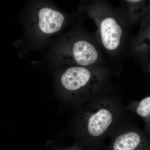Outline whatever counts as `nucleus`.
<instances>
[{
  "label": "nucleus",
  "mask_w": 150,
  "mask_h": 150,
  "mask_svg": "<svg viewBox=\"0 0 150 150\" xmlns=\"http://www.w3.org/2000/svg\"><path fill=\"white\" fill-rule=\"evenodd\" d=\"M114 119L109 104L100 103L92 105L85 111L83 127L91 137L97 138L103 135L111 126Z\"/></svg>",
  "instance_id": "1"
},
{
  "label": "nucleus",
  "mask_w": 150,
  "mask_h": 150,
  "mask_svg": "<svg viewBox=\"0 0 150 150\" xmlns=\"http://www.w3.org/2000/svg\"><path fill=\"white\" fill-rule=\"evenodd\" d=\"M65 150H81L79 148L77 147H72L69 148V149H66Z\"/></svg>",
  "instance_id": "8"
},
{
  "label": "nucleus",
  "mask_w": 150,
  "mask_h": 150,
  "mask_svg": "<svg viewBox=\"0 0 150 150\" xmlns=\"http://www.w3.org/2000/svg\"><path fill=\"white\" fill-rule=\"evenodd\" d=\"M36 26L45 35L54 34L62 29L65 21L64 15L48 6L40 8L36 12Z\"/></svg>",
  "instance_id": "4"
},
{
  "label": "nucleus",
  "mask_w": 150,
  "mask_h": 150,
  "mask_svg": "<svg viewBox=\"0 0 150 150\" xmlns=\"http://www.w3.org/2000/svg\"><path fill=\"white\" fill-rule=\"evenodd\" d=\"M100 31L105 48L109 51L118 48L121 42L122 30L115 18L108 16L103 18L100 25Z\"/></svg>",
  "instance_id": "5"
},
{
  "label": "nucleus",
  "mask_w": 150,
  "mask_h": 150,
  "mask_svg": "<svg viewBox=\"0 0 150 150\" xmlns=\"http://www.w3.org/2000/svg\"><path fill=\"white\" fill-rule=\"evenodd\" d=\"M136 112L146 121L149 122L150 116V97L147 96L141 100L136 110Z\"/></svg>",
  "instance_id": "7"
},
{
  "label": "nucleus",
  "mask_w": 150,
  "mask_h": 150,
  "mask_svg": "<svg viewBox=\"0 0 150 150\" xmlns=\"http://www.w3.org/2000/svg\"><path fill=\"white\" fill-rule=\"evenodd\" d=\"M110 150H150L149 143L141 133L131 131L124 132L114 140Z\"/></svg>",
  "instance_id": "6"
},
{
  "label": "nucleus",
  "mask_w": 150,
  "mask_h": 150,
  "mask_svg": "<svg viewBox=\"0 0 150 150\" xmlns=\"http://www.w3.org/2000/svg\"><path fill=\"white\" fill-rule=\"evenodd\" d=\"M96 76L85 67L76 66L69 68L62 74L61 82L64 88L69 91L85 90L95 82Z\"/></svg>",
  "instance_id": "3"
},
{
  "label": "nucleus",
  "mask_w": 150,
  "mask_h": 150,
  "mask_svg": "<svg viewBox=\"0 0 150 150\" xmlns=\"http://www.w3.org/2000/svg\"><path fill=\"white\" fill-rule=\"evenodd\" d=\"M62 53L63 59L68 63L80 67L93 64L98 57L96 48L91 43L84 40H76L64 48Z\"/></svg>",
  "instance_id": "2"
}]
</instances>
